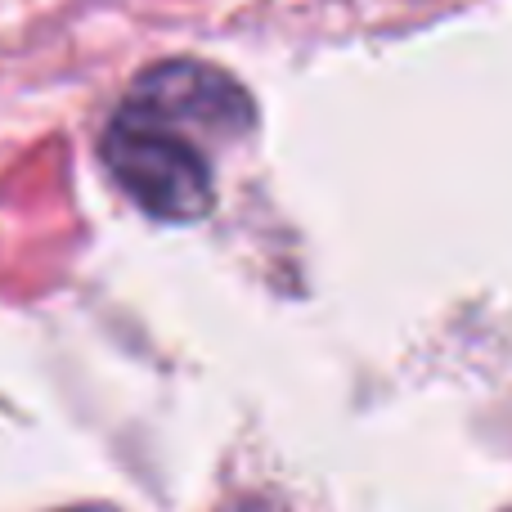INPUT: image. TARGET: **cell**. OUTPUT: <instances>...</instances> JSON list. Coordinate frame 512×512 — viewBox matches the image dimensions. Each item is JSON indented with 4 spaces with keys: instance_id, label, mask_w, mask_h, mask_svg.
I'll list each match as a JSON object with an SVG mask.
<instances>
[{
    "instance_id": "obj_1",
    "label": "cell",
    "mask_w": 512,
    "mask_h": 512,
    "mask_svg": "<svg viewBox=\"0 0 512 512\" xmlns=\"http://www.w3.org/2000/svg\"><path fill=\"white\" fill-rule=\"evenodd\" d=\"M99 158H104L108 176L122 185V194L158 221H203L216 203L203 140L140 113L135 104L117 108V117L99 140Z\"/></svg>"
},
{
    "instance_id": "obj_2",
    "label": "cell",
    "mask_w": 512,
    "mask_h": 512,
    "mask_svg": "<svg viewBox=\"0 0 512 512\" xmlns=\"http://www.w3.org/2000/svg\"><path fill=\"white\" fill-rule=\"evenodd\" d=\"M126 104L158 122L180 126L194 140H234L252 126V99L234 77L207 63H158L131 86Z\"/></svg>"
},
{
    "instance_id": "obj_3",
    "label": "cell",
    "mask_w": 512,
    "mask_h": 512,
    "mask_svg": "<svg viewBox=\"0 0 512 512\" xmlns=\"http://www.w3.org/2000/svg\"><path fill=\"white\" fill-rule=\"evenodd\" d=\"M225 512H283V508H274V504H265V499H239V504H230Z\"/></svg>"
}]
</instances>
